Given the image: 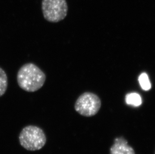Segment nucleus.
<instances>
[{
	"mask_svg": "<svg viewBox=\"0 0 155 154\" xmlns=\"http://www.w3.org/2000/svg\"><path fill=\"white\" fill-rule=\"evenodd\" d=\"M17 79L18 84L21 89L27 92H34L44 85L46 75L35 64L27 63L19 69Z\"/></svg>",
	"mask_w": 155,
	"mask_h": 154,
	"instance_id": "f257e3e1",
	"label": "nucleus"
},
{
	"mask_svg": "<svg viewBox=\"0 0 155 154\" xmlns=\"http://www.w3.org/2000/svg\"><path fill=\"white\" fill-rule=\"evenodd\" d=\"M21 145L28 151L40 150L46 142L45 134L41 128L28 126L23 128L19 136Z\"/></svg>",
	"mask_w": 155,
	"mask_h": 154,
	"instance_id": "f03ea898",
	"label": "nucleus"
},
{
	"mask_svg": "<svg viewBox=\"0 0 155 154\" xmlns=\"http://www.w3.org/2000/svg\"><path fill=\"white\" fill-rule=\"evenodd\" d=\"M42 10L44 18L49 22L57 23L68 15L66 0H42Z\"/></svg>",
	"mask_w": 155,
	"mask_h": 154,
	"instance_id": "7ed1b4c3",
	"label": "nucleus"
},
{
	"mask_svg": "<svg viewBox=\"0 0 155 154\" xmlns=\"http://www.w3.org/2000/svg\"><path fill=\"white\" fill-rule=\"evenodd\" d=\"M101 105V101L97 95L91 92H85L78 98L74 108L80 115L89 117L98 113Z\"/></svg>",
	"mask_w": 155,
	"mask_h": 154,
	"instance_id": "20e7f679",
	"label": "nucleus"
},
{
	"mask_svg": "<svg viewBox=\"0 0 155 154\" xmlns=\"http://www.w3.org/2000/svg\"><path fill=\"white\" fill-rule=\"evenodd\" d=\"M110 154H135V151L127 144L123 137L114 140V144L110 149Z\"/></svg>",
	"mask_w": 155,
	"mask_h": 154,
	"instance_id": "39448f33",
	"label": "nucleus"
},
{
	"mask_svg": "<svg viewBox=\"0 0 155 154\" xmlns=\"http://www.w3.org/2000/svg\"><path fill=\"white\" fill-rule=\"evenodd\" d=\"M126 102L128 105L138 107L142 104V99L138 94L136 93H130L127 95Z\"/></svg>",
	"mask_w": 155,
	"mask_h": 154,
	"instance_id": "423d86ee",
	"label": "nucleus"
},
{
	"mask_svg": "<svg viewBox=\"0 0 155 154\" xmlns=\"http://www.w3.org/2000/svg\"><path fill=\"white\" fill-rule=\"evenodd\" d=\"M8 87V78L6 72L0 67V97L6 92Z\"/></svg>",
	"mask_w": 155,
	"mask_h": 154,
	"instance_id": "0eeeda50",
	"label": "nucleus"
},
{
	"mask_svg": "<svg viewBox=\"0 0 155 154\" xmlns=\"http://www.w3.org/2000/svg\"><path fill=\"white\" fill-rule=\"evenodd\" d=\"M139 82L140 87L144 91H149L151 88V84L148 75L143 73L139 77Z\"/></svg>",
	"mask_w": 155,
	"mask_h": 154,
	"instance_id": "6e6552de",
	"label": "nucleus"
}]
</instances>
